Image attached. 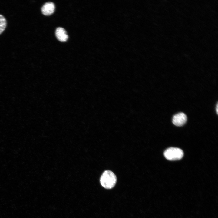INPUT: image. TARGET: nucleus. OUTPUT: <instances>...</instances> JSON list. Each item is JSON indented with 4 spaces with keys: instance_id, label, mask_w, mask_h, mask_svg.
Listing matches in <instances>:
<instances>
[{
    "instance_id": "1",
    "label": "nucleus",
    "mask_w": 218,
    "mask_h": 218,
    "mask_svg": "<svg viewBox=\"0 0 218 218\" xmlns=\"http://www.w3.org/2000/svg\"><path fill=\"white\" fill-rule=\"evenodd\" d=\"M116 182V176L113 172L109 170L105 171L100 178L101 185L107 189L113 188L115 186Z\"/></svg>"
},
{
    "instance_id": "2",
    "label": "nucleus",
    "mask_w": 218,
    "mask_h": 218,
    "mask_svg": "<svg viewBox=\"0 0 218 218\" xmlns=\"http://www.w3.org/2000/svg\"><path fill=\"white\" fill-rule=\"evenodd\" d=\"M165 157L170 160H176L181 159L183 155V150L179 148L171 147L166 149L164 153Z\"/></svg>"
},
{
    "instance_id": "3",
    "label": "nucleus",
    "mask_w": 218,
    "mask_h": 218,
    "mask_svg": "<svg viewBox=\"0 0 218 218\" xmlns=\"http://www.w3.org/2000/svg\"><path fill=\"white\" fill-rule=\"evenodd\" d=\"M187 119L186 115L183 112H180L175 115L172 119V122L177 126H181L185 124Z\"/></svg>"
},
{
    "instance_id": "4",
    "label": "nucleus",
    "mask_w": 218,
    "mask_h": 218,
    "mask_svg": "<svg viewBox=\"0 0 218 218\" xmlns=\"http://www.w3.org/2000/svg\"><path fill=\"white\" fill-rule=\"evenodd\" d=\"M55 9V5L52 2H48L45 3L42 7L41 10L43 14L49 15L52 14Z\"/></svg>"
},
{
    "instance_id": "5",
    "label": "nucleus",
    "mask_w": 218,
    "mask_h": 218,
    "mask_svg": "<svg viewBox=\"0 0 218 218\" xmlns=\"http://www.w3.org/2000/svg\"><path fill=\"white\" fill-rule=\"evenodd\" d=\"M55 35L58 40L61 42L66 41L68 38L66 31L61 27H58L56 29Z\"/></svg>"
},
{
    "instance_id": "6",
    "label": "nucleus",
    "mask_w": 218,
    "mask_h": 218,
    "mask_svg": "<svg viewBox=\"0 0 218 218\" xmlns=\"http://www.w3.org/2000/svg\"><path fill=\"white\" fill-rule=\"evenodd\" d=\"M7 25V21L5 17L0 14V35L5 30Z\"/></svg>"
},
{
    "instance_id": "7",
    "label": "nucleus",
    "mask_w": 218,
    "mask_h": 218,
    "mask_svg": "<svg viewBox=\"0 0 218 218\" xmlns=\"http://www.w3.org/2000/svg\"><path fill=\"white\" fill-rule=\"evenodd\" d=\"M216 111L217 113L218 114V103L217 104V105H216Z\"/></svg>"
}]
</instances>
